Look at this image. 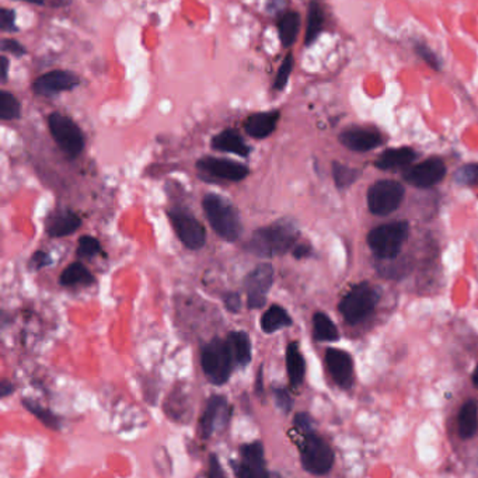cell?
Instances as JSON below:
<instances>
[{
  "label": "cell",
  "instance_id": "cell-18",
  "mask_svg": "<svg viewBox=\"0 0 478 478\" xmlns=\"http://www.w3.org/2000/svg\"><path fill=\"white\" fill-rule=\"evenodd\" d=\"M281 112L278 110L255 112L244 121V130L254 139H265L276 129Z\"/></svg>",
  "mask_w": 478,
  "mask_h": 478
},
{
  "label": "cell",
  "instance_id": "cell-6",
  "mask_svg": "<svg viewBox=\"0 0 478 478\" xmlns=\"http://www.w3.org/2000/svg\"><path fill=\"white\" fill-rule=\"evenodd\" d=\"M300 461L301 467L313 475H326L334 465V451L330 445L315 432L301 435Z\"/></svg>",
  "mask_w": 478,
  "mask_h": 478
},
{
  "label": "cell",
  "instance_id": "cell-4",
  "mask_svg": "<svg viewBox=\"0 0 478 478\" xmlns=\"http://www.w3.org/2000/svg\"><path fill=\"white\" fill-rule=\"evenodd\" d=\"M380 292L368 282L355 285L341 300L340 313L350 324H358L369 317L379 303Z\"/></svg>",
  "mask_w": 478,
  "mask_h": 478
},
{
  "label": "cell",
  "instance_id": "cell-10",
  "mask_svg": "<svg viewBox=\"0 0 478 478\" xmlns=\"http://www.w3.org/2000/svg\"><path fill=\"white\" fill-rule=\"evenodd\" d=\"M197 169L202 177L208 176L216 180H225L237 183L244 180L250 170L246 165L229 160V158H219L212 156H205L197 162Z\"/></svg>",
  "mask_w": 478,
  "mask_h": 478
},
{
  "label": "cell",
  "instance_id": "cell-7",
  "mask_svg": "<svg viewBox=\"0 0 478 478\" xmlns=\"http://www.w3.org/2000/svg\"><path fill=\"white\" fill-rule=\"evenodd\" d=\"M48 126L54 140L68 158L73 160L82 154L84 149V135L72 118L61 112H52L48 117Z\"/></svg>",
  "mask_w": 478,
  "mask_h": 478
},
{
  "label": "cell",
  "instance_id": "cell-22",
  "mask_svg": "<svg viewBox=\"0 0 478 478\" xmlns=\"http://www.w3.org/2000/svg\"><path fill=\"white\" fill-rule=\"evenodd\" d=\"M227 343L230 345L234 364L239 368H246L251 364L253 359V347H251V338L248 333L246 331H232L227 336Z\"/></svg>",
  "mask_w": 478,
  "mask_h": 478
},
{
  "label": "cell",
  "instance_id": "cell-34",
  "mask_svg": "<svg viewBox=\"0 0 478 478\" xmlns=\"http://www.w3.org/2000/svg\"><path fill=\"white\" fill-rule=\"evenodd\" d=\"M454 181L460 186H467V187L478 186V165L471 163V165L461 166L454 173Z\"/></svg>",
  "mask_w": 478,
  "mask_h": 478
},
{
  "label": "cell",
  "instance_id": "cell-16",
  "mask_svg": "<svg viewBox=\"0 0 478 478\" xmlns=\"http://www.w3.org/2000/svg\"><path fill=\"white\" fill-rule=\"evenodd\" d=\"M326 362L334 382L341 389H350L354 384V361L351 355L343 350L329 348Z\"/></svg>",
  "mask_w": 478,
  "mask_h": 478
},
{
  "label": "cell",
  "instance_id": "cell-13",
  "mask_svg": "<svg viewBox=\"0 0 478 478\" xmlns=\"http://www.w3.org/2000/svg\"><path fill=\"white\" fill-rule=\"evenodd\" d=\"M230 414L232 408L225 396H211L200 421L202 438L209 439L215 432L225 429L230 419Z\"/></svg>",
  "mask_w": 478,
  "mask_h": 478
},
{
  "label": "cell",
  "instance_id": "cell-44",
  "mask_svg": "<svg viewBox=\"0 0 478 478\" xmlns=\"http://www.w3.org/2000/svg\"><path fill=\"white\" fill-rule=\"evenodd\" d=\"M292 254L294 258L297 260H301V258H307L311 255V247L308 244H304V243H296V246L293 247L292 250Z\"/></svg>",
  "mask_w": 478,
  "mask_h": 478
},
{
  "label": "cell",
  "instance_id": "cell-29",
  "mask_svg": "<svg viewBox=\"0 0 478 478\" xmlns=\"http://www.w3.org/2000/svg\"><path fill=\"white\" fill-rule=\"evenodd\" d=\"M300 30V16L296 12H286L278 23L279 40L285 48H289L294 44Z\"/></svg>",
  "mask_w": 478,
  "mask_h": 478
},
{
  "label": "cell",
  "instance_id": "cell-36",
  "mask_svg": "<svg viewBox=\"0 0 478 478\" xmlns=\"http://www.w3.org/2000/svg\"><path fill=\"white\" fill-rule=\"evenodd\" d=\"M274 398H275V404L276 407L283 412V414H289L293 408V400L289 396V393L282 389V387H275L274 389Z\"/></svg>",
  "mask_w": 478,
  "mask_h": 478
},
{
  "label": "cell",
  "instance_id": "cell-48",
  "mask_svg": "<svg viewBox=\"0 0 478 478\" xmlns=\"http://www.w3.org/2000/svg\"><path fill=\"white\" fill-rule=\"evenodd\" d=\"M20 2H27V3H31V5L43 6L45 3V0H20Z\"/></svg>",
  "mask_w": 478,
  "mask_h": 478
},
{
  "label": "cell",
  "instance_id": "cell-14",
  "mask_svg": "<svg viewBox=\"0 0 478 478\" xmlns=\"http://www.w3.org/2000/svg\"><path fill=\"white\" fill-rule=\"evenodd\" d=\"M446 165L442 158L432 157L404 172V180L417 188H431L439 184L446 176Z\"/></svg>",
  "mask_w": 478,
  "mask_h": 478
},
{
  "label": "cell",
  "instance_id": "cell-45",
  "mask_svg": "<svg viewBox=\"0 0 478 478\" xmlns=\"http://www.w3.org/2000/svg\"><path fill=\"white\" fill-rule=\"evenodd\" d=\"M13 391H15V384H13L12 382L3 379L2 383H0V397L6 398V397L10 396Z\"/></svg>",
  "mask_w": 478,
  "mask_h": 478
},
{
  "label": "cell",
  "instance_id": "cell-11",
  "mask_svg": "<svg viewBox=\"0 0 478 478\" xmlns=\"http://www.w3.org/2000/svg\"><path fill=\"white\" fill-rule=\"evenodd\" d=\"M274 282V268L271 264L257 265L244 278V289L247 293V307L261 308L267 303V294Z\"/></svg>",
  "mask_w": 478,
  "mask_h": 478
},
{
  "label": "cell",
  "instance_id": "cell-30",
  "mask_svg": "<svg viewBox=\"0 0 478 478\" xmlns=\"http://www.w3.org/2000/svg\"><path fill=\"white\" fill-rule=\"evenodd\" d=\"M22 404L27 408V411H30L43 425H45L47 428L52 429V431H59L61 426H62V421L61 418L54 414L51 410L43 407L41 404H38L37 401L34 400H29V398H24L22 401Z\"/></svg>",
  "mask_w": 478,
  "mask_h": 478
},
{
  "label": "cell",
  "instance_id": "cell-37",
  "mask_svg": "<svg viewBox=\"0 0 478 478\" xmlns=\"http://www.w3.org/2000/svg\"><path fill=\"white\" fill-rule=\"evenodd\" d=\"M0 30L3 33H12L16 31V13L10 9H2L0 10Z\"/></svg>",
  "mask_w": 478,
  "mask_h": 478
},
{
  "label": "cell",
  "instance_id": "cell-1",
  "mask_svg": "<svg viewBox=\"0 0 478 478\" xmlns=\"http://www.w3.org/2000/svg\"><path fill=\"white\" fill-rule=\"evenodd\" d=\"M299 236L300 232L296 222L279 219L268 226L257 229L248 240L246 250L264 258L283 255L296 246Z\"/></svg>",
  "mask_w": 478,
  "mask_h": 478
},
{
  "label": "cell",
  "instance_id": "cell-20",
  "mask_svg": "<svg viewBox=\"0 0 478 478\" xmlns=\"http://www.w3.org/2000/svg\"><path fill=\"white\" fill-rule=\"evenodd\" d=\"M211 147L218 151L233 153L240 157L250 156V146L244 142L243 136L234 129H225L211 139Z\"/></svg>",
  "mask_w": 478,
  "mask_h": 478
},
{
  "label": "cell",
  "instance_id": "cell-15",
  "mask_svg": "<svg viewBox=\"0 0 478 478\" xmlns=\"http://www.w3.org/2000/svg\"><path fill=\"white\" fill-rule=\"evenodd\" d=\"M80 84V79L73 72L52 70L38 76L33 83V91L37 96L54 97L65 91H70Z\"/></svg>",
  "mask_w": 478,
  "mask_h": 478
},
{
  "label": "cell",
  "instance_id": "cell-33",
  "mask_svg": "<svg viewBox=\"0 0 478 478\" xmlns=\"http://www.w3.org/2000/svg\"><path fill=\"white\" fill-rule=\"evenodd\" d=\"M101 253L100 241L93 236H82L77 243L76 254L80 258H93Z\"/></svg>",
  "mask_w": 478,
  "mask_h": 478
},
{
  "label": "cell",
  "instance_id": "cell-35",
  "mask_svg": "<svg viewBox=\"0 0 478 478\" xmlns=\"http://www.w3.org/2000/svg\"><path fill=\"white\" fill-rule=\"evenodd\" d=\"M293 65H294V59H293V55L292 54H287L286 58L283 59V62L279 66V70L276 73V77H275V83H274V89L278 90V91H282L287 82H289V77H290V73L293 70Z\"/></svg>",
  "mask_w": 478,
  "mask_h": 478
},
{
  "label": "cell",
  "instance_id": "cell-26",
  "mask_svg": "<svg viewBox=\"0 0 478 478\" xmlns=\"http://www.w3.org/2000/svg\"><path fill=\"white\" fill-rule=\"evenodd\" d=\"M478 431V404L475 400H468L458 414V433L464 439L472 438Z\"/></svg>",
  "mask_w": 478,
  "mask_h": 478
},
{
  "label": "cell",
  "instance_id": "cell-24",
  "mask_svg": "<svg viewBox=\"0 0 478 478\" xmlns=\"http://www.w3.org/2000/svg\"><path fill=\"white\" fill-rule=\"evenodd\" d=\"M260 324H261V329L265 334H274L275 331H278L281 329L290 327L293 324V320L282 306L272 304L262 314Z\"/></svg>",
  "mask_w": 478,
  "mask_h": 478
},
{
  "label": "cell",
  "instance_id": "cell-49",
  "mask_svg": "<svg viewBox=\"0 0 478 478\" xmlns=\"http://www.w3.org/2000/svg\"><path fill=\"white\" fill-rule=\"evenodd\" d=\"M472 383H474V386L478 389V366H477V369H475V372H474V376H472Z\"/></svg>",
  "mask_w": 478,
  "mask_h": 478
},
{
  "label": "cell",
  "instance_id": "cell-19",
  "mask_svg": "<svg viewBox=\"0 0 478 478\" xmlns=\"http://www.w3.org/2000/svg\"><path fill=\"white\" fill-rule=\"evenodd\" d=\"M80 226L82 219L69 209L57 211L45 221V230L50 237H65L73 234Z\"/></svg>",
  "mask_w": 478,
  "mask_h": 478
},
{
  "label": "cell",
  "instance_id": "cell-46",
  "mask_svg": "<svg viewBox=\"0 0 478 478\" xmlns=\"http://www.w3.org/2000/svg\"><path fill=\"white\" fill-rule=\"evenodd\" d=\"M0 64H2V82H6L9 73V59L6 57H2L0 58Z\"/></svg>",
  "mask_w": 478,
  "mask_h": 478
},
{
  "label": "cell",
  "instance_id": "cell-42",
  "mask_svg": "<svg viewBox=\"0 0 478 478\" xmlns=\"http://www.w3.org/2000/svg\"><path fill=\"white\" fill-rule=\"evenodd\" d=\"M223 303L230 313H239L241 308V297L237 292H227L223 296Z\"/></svg>",
  "mask_w": 478,
  "mask_h": 478
},
{
  "label": "cell",
  "instance_id": "cell-38",
  "mask_svg": "<svg viewBox=\"0 0 478 478\" xmlns=\"http://www.w3.org/2000/svg\"><path fill=\"white\" fill-rule=\"evenodd\" d=\"M52 264V258L48 253L45 251H37L31 255L30 262H29V268L33 271H40L48 265Z\"/></svg>",
  "mask_w": 478,
  "mask_h": 478
},
{
  "label": "cell",
  "instance_id": "cell-40",
  "mask_svg": "<svg viewBox=\"0 0 478 478\" xmlns=\"http://www.w3.org/2000/svg\"><path fill=\"white\" fill-rule=\"evenodd\" d=\"M0 50H2L3 52H9L15 57H23L26 55V48L16 40H12V38H3L2 43H0Z\"/></svg>",
  "mask_w": 478,
  "mask_h": 478
},
{
  "label": "cell",
  "instance_id": "cell-17",
  "mask_svg": "<svg viewBox=\"0 0 478 478\" xmlns=\"http://www.w3.org/2000/svg\"><path fill=\"white\" fill-rule=\"evenodd\" d=\"M340 142L354 151H371L383 143V137L375 129L350 128L340 133Z\"/></svg>",
  "mask_w": 478,
  "mask_h": 478
},
{
  "label": "cell",
  "instance_id": "cell-3",
  "mask_svg": "<svg viewBox=\"0 0 478 478\" xmlns=\"http://www.w3.org/2000/svg\"><path fill=\"white\" fill-rule=\"evenodd\" d=\"M233 364L234 358L227 340L215 337L201 348L202 372L215 386H223L229 382Z\"/></svg>",
  "mask_w": 478,
  "mask_h": 478
},
{
  "label": "cell",
  "instance_id": "cell-9",
  "mask_svg": "<svg viewBox=\"0 0 478 478\" xmlns=\"http://www.w3.org/2000/svg\"><path fill=\"white\" fill-rule=\"evenodd\" d=\"M405 195L404 187L394 180H380L368 191V207L373 215L387 216L398 209Z\"/></svg>",
  "mask_w": 478,
  "mask_h": 478
},
{
  "label": "cell",
  "instance_id": "cell-21",
  "mask_svg": "<svg viewBox=\"0 0 478 478\" xmlns=\"http://www.w3.org/2000/svg\"><path fill=\"white\" fill-rule=\"evenodd\" d=\"M417 157H418V153L411 147L389 149L379 156V158L375 162V166L380 170L401 169L411 165Z\"/></svg>",
  "mask_w": 478,
  "mask_h": 478
},
{
  "label": "cell",
  "instance_id": "cell-27",
  "mask_svg": "<svg viewBox=\"0 0 478 478\" xmlns=\"http://www.w3.org/2000/svg\"><path fill=\"white\" fill-rule=\"evenodd\" d=\"M324 26V12L322 5L313 0L308 5V12H307V29H306V37H304V44L306 47L311 45L318 36H320L322 30Z\"/></svg>",
  "mask_w": 478,
  "mask_h": 478
},
{
  "label": "cell",
  "instance_id": "cell-12",
  "mask_svg": "<svg viewBox=\"0 0 478 478\" xmlns=\"http://www.w3.org/2000/svg\"><path fill=\"white\" fill-rule=\"evenodd\" d=\"M241 461H230L234 474L240 478H262L268 477L269 472L265 468L264 446L260 440L244 443L239 449Z\"/></svg>",
  "mask_w": 478,
  "mask_h": 478
},
{
  "label": "cell",
  "instance_id": "cell-43",
  "mask_svg": "<svg viewBox=\"0 0 478 478\" xmlns=\"http://www.w3.org/2000/svg\"><path fill=\"white\" fill-rule=\"evenodd\" d=\"M207 475L211 477V478H216V477H223L225 475V471L222 470L221 463H219V460H218V457L215 454H212L209 457V471H208Z\"/></svg>",
  "mask_w": 478,
  "mask_h": 478
},
{
  "label": "cell",
  "instance_id": "cell-23",
  "mask_svg": "<svg viewBox=\"0 0 478 478\" xmlns=\"http://www.w3.org/2000/svg\"><path fill=\"white\" fill-rule=\"evenodd\" d=\"M286 371H287V378L289 383L293 389H297L306 375V361L299 350L297 343H290L286 348Z\"/></svg>",
  "mask_w": 478,
  "mask_h": 478
},
{
  "label": "cell",
  "instance_id": "cell-41",
  "mask_svg": "<svg viewBox=\"0 0 478 478\" xmlns=\"http://www.w3.org/2000/svg\"><path fill=\"white\" fill-rule=\"evenodd\" d=\"M415 50H417V54L431 66V68H433V69H439L440 68V62H439V59L436 58V55L429 50V48H426L425 45H421V44H418L417 47H415Z\"/></svg>",
  "mask_w": 478,
  "mask_h": 478
},
{
  "label": "cell",
  "instance_id": "cell-5",
  "mask_svg": "<svg viewBox=\"0 0 478 478\" xmlns=\"http://www.w3.org/2000/svg\"><path fill=\"white\" fill-rule=\"evenodd\" d=\"M410 233L408 222H393L378 226L368 234V246L382 260L396 258Z\"/></svg>",
  "mask_w": 478,
  "mask_h": 478
},
{
  "label": "cell",
  "instance_id": "cell-2",
  "mask_svg": "<svg viewBox=\"0 0 478 478\" xmlns=\"http://www.w3.org/2000/svg\"><path fill=\"white\" fill-rule=\"evenodd\" d=\"M202 209L214 232L226 241L234 243L243 234V223L233 204L219 194L209 193L202 200Z\"/></svg>",
  "mask_w": 478,
  "mask_h": 478
},
{
  "label": "cell",
  "instance_id": "cell-25",
  "mask_svg": "<svg viewBox=\"0 0 478 478\" xmlns=\"http://www.w3.org/2000/svg\"><path fill=\"white\" fill-rule=\"evenodd\" d=\"M313 334L317 341L334 343L340 340V333L331 318L322 311H317L313 315Z\"/></svg>",
  "mask_w": 478,
  "mask_h": 478
},
{
  "label": "cell",
  "instance_id": "cell-31",
  "mask_svg": "<svg viewBox=\"0 0 478 478\" xmlns=\"http://www.w3.org/2000/svg\"><path fill=\"white\" fill-rule=\"evenodd\" d=\"M22 115L20 101L9 91H0V119L12 121L17 119Z\"/></svg>",
  "mask_w": 478,
  "mask_h": 478
},
{
  "label": "cell",
  "instance_id": "cell-32",
  "mask_svg": "<svg viewBox=\"0 0 478 478\" xmlns=\"http://www.w3.org/2000/svg\"><path fill=\"white\" fill-rule=\"evenodd\" d=\"M359 176H361V172L358 169H352L338 162L333 163V177L338 188H348L359 179Z\"/></svg>",
  "mask_w": 478,
  "mask_h": 478
},
{
  "label": "cell",
  "instance_id": "cell-47",
  "mask_svg": "<svg viewBox=\"0 0 478 478\" xmlns=\"http://www.w3.org/2000/svg\"><path fill=\"white\" fill-rule=\"evenodd\" d=\"M255 390H257V393H260V394H262V391H264V386H262V366L260 368V371H258V373H257Z\"/></svg>",
  "mask_w": 478,
  "mask_h": 478
},
{
  "label": "cell",
  "instance_id": "cell-28",
  "mask_svg": "<svg viewBox=\"0 0 478 478\" xmlns=\"http://www.w3.org/2000/svg\"><path fill=\"white\" fill-rule=\"evenodd\" d=\"M59 283L62 286H66V287L76 286V285L89 286L91 283H94V276L87 269V267L83 265L82 262H72L61 274Z\"/></svg>",
  "mask_w": 478,
  "mask_h": 478
},
{
  "label": "cell",
  "instance_id": "cell-39",
  "mask_svg": "<svg viewBox=\"0 0 478 478\" xmlns=\"http://www.w3.org/2000/svg\"><path fill=\"white\" fill-rule=\"evenodd\" d=\"M294 426L301 435L314 432V421L307 412H299L294 415Z\"/></svg>",
  "mask_w": 478,
  "mask_h": 478
},
{
  "label": "cell",
  "instance_id": "cell-8",
  "mask_svg": "<svg viewBox=\"0 0 478 478\" xmlns=\"http://www.w3.org/2000/svg\"><path fill=\"white\" fill-rule=\"evenodd\" d=\"M167 218L181 243L190 250H200L205 246L207 232L202 223L186 208L177 207L167 211Z\"/></svg>",
  "mask_w": 478,
  "mask_h": 478
}]
</instances>
